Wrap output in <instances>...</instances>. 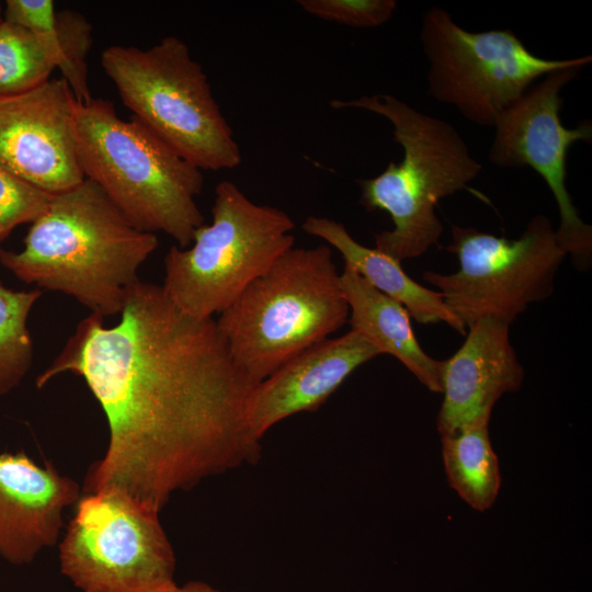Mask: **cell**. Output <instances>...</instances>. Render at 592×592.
I'll return each mask as SVG.
<instances>
[{
  "instance_id": "30bf717a",
  "label": "cell",
  "mask_w": 592,
  "mask_h": 592,
  "mask_svg": "<svg viewBox=\"0 0 592 592\" xmlns=\"http://www.w3.org/2000/svg\"><path fill=\"white\" fill-rule=\"evenodd\" d=\"M81 592H171L175 556L159 512L118 492H83L59 544Z\"/></svg>"
},
{
  "instance_id": "8fae6325",
  "label": "cell",
  "mask_w": 592,
  "mask_h": 592,
  "mask_svg": "<svg viewBox=\"0 0 592 592\" xmlns=\"http://www.w3.org/2000/svg\"><path fill=\"white\" fill-rule=\"evenodd\" d=\"M585 67L554 70L533 83L510 104L494 124L489 161L499 168L531 167L546 182L558 210L556 237L578 267L587 266L592 251V227L579 216L567 190L566 156L576 141L592 140L591 122L566 128L560 118L563 88Z\"/></svg>"
},
{
  "instance_id": "cb8c5ba5",
  "label": "cell",
  "mask_w": 592,
  "mask_h": 592,
  "mask_svg": "<svg viewBox=\"0 0 592 592\" xmlns=\"http://www.w3.org/2000/svg\"><path fill=\"white\" fill-rule=\"evenodd\" d=\"M171 592H220L210 584L203 581H189L179 585Z\"/></svg>"
},
{
  "instance_id": "ac0fdd59",
  "label": "cell",
  "mask_w": 592,
  "mask_h": 592,
  "mask_svg": "<svg viewBox=\"0 0 592 592\" xmlns=\"http://www.w3.org/2000/svg\"><path fill=\"white\" fill-rule=\"evenodd\" d=\"M3 20L37 33L75 99L81 103L92 99L87 65L93 43L92 24L83 14L71 10L57 12L52 0H7Z\"/></svg>"
},
{
  "instance_id": "44dd1931",
  "label": "cell",
  "mask_w": 592,
  "mask_h": 592,
  "mask_svg": "<svg viewBox=\"0 0 592 592\" xmlns=\"http://www.w3.org/2000/svg\"><path fill=\"white\" fill-rule=\"evenodd\" d=\"M39 289L12 291L0 281V396L20 385L32 365L27 318Z\"/></svg>"
},
{
  "instance_id": "8992f818",
  "label": "cell",
  "mask_w": 592,
  "mask_h": 592,
  "mask_svg": "<svg viewBox=\"0 0 592 592\" xmlns=\"http://www.w3.org/2000/svg\"><path fill=\"white\" fill-rule=\"evenodd\" d=\"M101 65L139 122L202 171L238 167L241 151L207 76L179 37L143 49L114 45Z\"/></svg>"
},
{
  "instance_id": "5bb4252c",
  "label": "cell",
  "mask_w": 592,
  "mask_h": 592,
  "mask_svg": "<svg viewBox=\"0 0 592 592\" xmlns=\"http://www.w3.org/2000/svg\"><path fill=\"white\" fill-rule=\"evenodd\" d=\"M80 496L78 482L52 463L38 465L23 451L0 453V556L31 563L57 543L64 512Z\"/></svg>"
},
{
  "instance_id": "4fadbf2b",
  "label": "cell",
  "mask_w": 592,
  "mask_h": 592,
  "mask_svg": "<svg viewBox=\"0 0 592 592\" xmlns=\"http://www.w3.org/2000/svg\"><path fill=\"white\" fill-rule=\"evenodd\" d=\"M467 330L463 345L442 361L441 436L488 425L494 403L519 390L525 375L510 341V325L482 318Z\"/></svg>"
},
{
  "instance_id": "9c48e42d",
  "label": "cell",
  "mask_w": 592,
  "mask_h": 592,
  "mask_svg": "<svg viewBox=\"0 0 592 592\" xmlns=\"http://www.w3.org/2000/svg\"><path fill=\"white\" fill-rule=\"evenodd\" d=\"M452 243L459 269L452 274L425 272L451 312L467 328L482 318L511 325L533 304L548 298L567 253L544 215L534 216L517 239L453 225Z\"/></svg>"
},
{
  "instance_id": "2e32d148",
  "label": "cell",
  "mask_w": 592,
  "mask_h": 592,
  "mask_svg": "<svg viewBox=\"0 0 592 592\" xmlns=\"http://www.w3.org/2000/svg\"><path fill=\"white\" fill-rule=\"evenodd\" d=\"M340 286L349 305V323L382 354L398 358L429 390L442 392V361L419 344L408 310L344 263Z\"/></svg>"
},
{
  "instance_id": "d4e9b609",
  "label": "cell",
  "mask_w": 592,
  "mask_h": 592,
  "mask_svg": "<svg viewBox=\"0 0 592 592\" xmlns=\"http://www.w3.org/2000/svg\"><path fill=\"white\" fill-rule=\"evenodd\" d=\"M2 21H3V19H2V7H1V4H0V23H1Z\"/></svg>"
},
{
  "instance_id": "7c38bea8",
  "label": "cell",
  "mask_w": 592,
  "mask_h": 592,
  "mask_svg": "<svg viewBox=\"0 0 592 592\" xmlns=\"http://www.w3.org/2000/svg\"><path fill=\"white\" fill-rule=\"evenodd\" d=\"M76 101L64 78L0 99V167L52 195L81 183Z\"/></svg>"
},
{
  "instance_id": "7a4b0ae2",
  "label": "cell",
  "mask_w": 592,
  "mask_h": 592,
  "mask_svg": "<svg viewBox=\"0 0 592 592\" xmlns=\"http://www.w3.org/2000/svg\"><path fill=\"white\" fill-rule=\"evenodd\" d=\"M156 234L135 227L91 180L53 194L21 251L0 248L19 280L73 297L103 318L121 314L137 272L156 251Z\"/></svg>"
},
{
  "instance_id": "277c9868",
  "label": "cell",
  "mask_w": 592,
  "mask_h": 592,
  "mask_svg": "<svg viewBox=\"0 0 592 592\" xmlns=\"http://www.w3.org/2000/svg\"><path fill=\"white\" fill-rule=\"evenodd\" d=\"M80 168L141 231L164 232L185 249L204 224L195 201L203 171L187 162L133 116L121 118L112 102L75 104Z\"/></svg>"
},
{
  "instance_id": "603a6c76",
  "label": "cell",
  "mask_w": 592,
  "mask_h": 592,
  "mask_svg": "<svg viewBox=\"0 0 592 592\" xmlns=\"http://www.w3.org/2000/svg\"><path fill=\"white\" fill-rule=\"evenodd\" d=\"M297 4L316 18L356 29L385 24L397 8L395 0H298Z\"/></svg>"
},
{
  "instance_id": "5b68a950",
  "label": "cell",
  "mask_w": 592,
  "mask_h": 592,
  "mask_svg": "<svg viewBox=\"0 0 592 592\" xmlns=\"http://www.w3.org/2000/svg\"><path fill=\"white\" fill-rule=\"evenodd\" d=\"M331 249L291 248L251 282L216 327L237 368L257 385L349 319Z\"/></svg>"
},
{
  "instance_id": "d6986e66",
  "label": "cell",
  "mask_w": 592,
  "mask_h": 592,
  "mask_svg": "<svg viewBox=\"0 0 592 592\" xmlns=\"http://www.w3.org/2000/svg\"><path fill=\"white\" fill-rule=\"evenodd\" d=\"M442 437V454L451 487L473 509H490L501 487L497 455L488 425Z\"/></svg>"
},
{
  "instance_id": "ba28073f",
  "label": "cell",
  "mask_w": 592,
  "mask_h": 592,
  "mask_svg": "<svg viewBox=\"0 0 592 592\" xmlns=\"http://www.w3.org/2000/svg\"><path fill=\"white\" fill-rule=\"evenodd\" d=\"M420 43L428 61V94L486 127H493L501 113L547 73L592 61L591 55L536 56L511 30L470 32L439 7L424 12Z\"/></svg>"
},
{
  "instance_id": "7402d4cb",
  "label": "cell",
  "mask_w": 592,
  "mask_h": 592,
  "mask_svg": "<svg viewBox=\"0 0 592 592\" xmlns=\"http://www.w3.org/2000/svg\"><path fill=\"white\" fill-rule=\"evenodd\" d=\"M50 197L0 167V243L16 226L35 220Z\"/></svg>"
},
{
  "instance_id": "6da1fadb",
  "label": "cell",
  "mask_w": 592,
  "mask_h": 592,
  "mask_svg": "<svg viewBox=\"0 0 592 592\" xmlns=\"http://www.w3.org/2000/svg\"><path fill=\"white\" fill-rule=\"evenodd\" d=\"M113 327L90 314L36 377L80 376L109 428L83 492H118L160 512L171 496L261 458L246 403L254 385L234 364L213 318L184 314L140 280Z\"/></svg>"
},
{
  "instance_id": "9a60e30c",
  "label": "cell",
  "mask_w": 592,
  "mask_h": 592,
  "mask_svg": "<svg viewBox=\"0 0 592 592\" xmlns=\"http://www.w3.org/2000/svg\"><path fill=\"white\" fill-rule=\"evenodd\" d=\"M380 354L352 330L300 352L251 389L246 403L251 434L261 442L277 422L316 411L357 367Z\"/></svg>"
},
{
  "instance_id": "52a82bcc",
  "label": "cell",
  "mask_w": 592,
  "mask_h": 592,
  "mask_svg": "<svg viewBox=\"0 0 592 592\" xmlns=\"http://www.w3.org/2000/svg\"><path fill=\"white\" fill-rule=\"evenodd\" d=\"M212 216L189 249L172 246L164 258V292L198 319L228 308L295 240V223L285 212L253 203L228 180L215 187Z\"/></svg>"
},
{
  "instance_id": "3957f363",
  "label": "cell",
  "mask_w": 592,
  "mask_h": 592,
  "mask_svg": "<svg viewBox=\"0 0 592 592\" xmlns=\"http://www.w3.org/2000/svg\"><path fill=\"white\" fill-rule=\"evenodd\" d=\"M330 106L368 111L390 122L403 158L374 178L356 181L360 204L367 210H385L392 220L391 230L374 235L377 250L399 262L422 255L443 232L435 213L439 202L467 190L482 166L452 124L391 94L331 100Z\"/></svg>"
},
{
  "instance_id": "e0dca14e",
  "label": "cell",
  "mask_w": 592,
  "mask_h": 592,
  "mask_svg": "<svg viewBox=\"0 0 592 592\" xmlns=\"http://www.w3.org/2000/svg\"><path fill=\"white\" fill-rule=\"evenodd\" d=\"M301 228L318 237L343 257L376 289L400 303L419 323L445 322L460 334H466L464 325L451 312L437 291L430 289L412 280L402 269L401 262L357 242L343 224L327 217L309 216Z\"/></svg>"
},
{
  "instance_id": "ffe728a7",
  "label": "cell",
  "mask_w": 592,
  "mask_h": 592,
  "mask_svg": "<svg viewBox=\"0 0 592 592\" xmlns=\"http://www.w3.org/2000/svg\"><path fill=\"white\" fill-rule=\"evenodd\" d=\"M55 68V59L37 33L4 20L0 23V99L41 86Z\"/></svg>"
}]
</instances>
